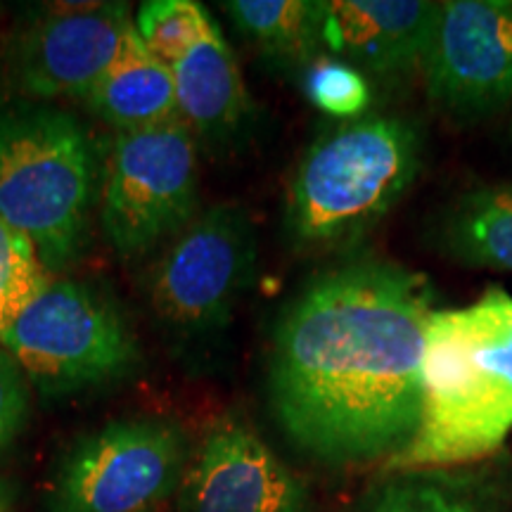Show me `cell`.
<instances>
[{
	"mask_svg": "<svg viewBox=\"0 0 512 512\" xmlns=\"http://www.w3.org/2000/svg\"><path fill=\"white\" fill-rule=\"evenodd\" d=\"M434 290L384 259H349L285 306L268 358V399L294 446L330 465L392 460L422 408Z\"/></svg>",
	"mask_w": 512,
	"mask_h": 512,
	"instance_id": "6da1fadb",
	"label": "cell"
},
{
	"mask_svg": "<svg viewBox=\"0 0 512 512\" xmlns=\"http://www.w3.org/2000/svg\"><path fill=\"white\" fill-rule=\"evenodd\" d=\"M512 432V294L434 311L422 356V408L389 470L420 472L494 456Z\"/></svg>",
	"mask_w": 512,
	"mask_h": 512,
	"instance_id": "7a4b0ae2",
	"label": "cell"
},
{
	"mask_svg": "<svg viewBox=\"0 0 512 512\" xmlns=\"http://www.w3.org/2000/svg\"><path fill=\"white\" fill-rule=\"evenodd\" d=\"M422 136L399 114H363L313 140L287 190L285 226L304 249L361 242L411 188Z\"/></svg>",
	"mask_w": 512,
	"mask_h": 512,
	"instance_id": "3957f363",
	"label": "cell"
},
{
	"mask_svg": "<svg viewBox=\"0 0 512 512\" xmlns=\"http://www.w3.org/2000/svg\"><path fill=\"white\" fill-rule=\"evenodd\" d=\"M95 190L93 145L74 114L0 112V221L27 235L46 271L79 256Z\"/></svg>",
	"mask_w": 512,
	"mask_h": 512,
	"instance_id": "277c9868",
	"label": "cell"
},
{
	"mask_svg": "<svg viewBox=\"0 0 512 512\" xmlns=\"http://www.w3.org/2000/svg\"><path fill=\"white\" fill-rule=\"evenodd\" d=\"M27 380L46 396L114 382L140 361L136 335L93 287L55 280L0 335Z\"/></svg>",
	"mask_w": 512,
	"mask_h": 512,
	"instance_id": "5b68a950",
	"label": "cell"
},
{
	"mask_svg": "<svg viewBox=\"0 0 512 512\" xmlns=\"http://www.w3.org/2000/svg\"><path fill=\"white\" fill-rule=\"evenodd\" d=\"M197 209V143L181 119L117 133L100 176V226L121 256L183 233Z\"/></svg>",
	"mask_w": 512,
	"mask_h": 512,
	"instance_id": "8992f818",
	"label": "cell"
},
{
	"mask_svg": "<svg viewBox=\"0 0 512 512\" xmlns=\"http://www.w3.org/2000/svg\"><path fill=\"white\" fill-rule=\"evenodd\" d=\"M185 439L166 420H119L64 453L50 512H152L181 486Z\"/></svg>",
	"mask_w": 512,
	"mask_h": 512,
	"instance_id": "52a82bcc",
	"label": "cell"
},
{
	"mask_svg": "<svg viewBox=\"0 0 512 512\" xmlns=\"http://www.w3.org/2000/svg\"><path fill=\"white\" fill-rule=\"evenodd\" d=\"M256 240L247 211L219 204L178 235L152 275V306L183 335L221 330L254 275Z\"/></svg>",
	"mask_w": 512,
	"mask_h": 512,
	"instance_id": "ba28073f",
	"label": "cell"
},
{
	"mask_svg": "<svg viewBox=\"0 0 512 512\" xmlns=\"http://www.w3.org/2000/svg\"><path fill=\"white\" fill-rule=\"evenodd\" d=\"M420 72L432 105L456 119L494 117L512 102V3H437Z\"/></svg>",
	"mask_w": 512,
	"mask_h": 512,
	"instance_id": "9c48e42d",
	"label": "cell"
},
{
	"mask_svg": "<svg viewBox=\"0 0 512 512\" xmlns=\"http://www.w3.org/2000/svg\"><path fill=\"white\" fill-rule=\"evenodd\" d=\"M136 29L121 3L55 10L17 38L10 76L34 100L86 98Z\"/></svg>",
	"mask_w": 512,
	"mask_h": 512,
	"instance_id": "30bf717a",
	"label": "cell"
},
{
	"mask_svg": "<svg viewBox=\"0 0 512 512\" xmlns=\"http://www.w3.org/2000/svg\"><path fill=\"white\" fill-rule=\"evenodd\" d=\"M181 512H306V484L249 430L221 418L181 479Z\"/></svg>",
	"mask_w": 512,
	"mask_h": 512,
	"instance_id": "8fae6325",
	"label": "cell"
},
{
	"mask_svg": "<svg viewBox=\"0 0 512 512\" xmlns=\"http://www.w3.org/2000/svg\"><path fill=\"white\" fill-rule=\"evenodd\" d=\"M434 8L425 0L320 3V50L368 79H403L420 69Z\"/></svg>",
	"mask_w": 512,
	"mask_h": 512,
	"instance_id": "7c38bea8",
	"label": "cell"
},
{
	"mask_svg": "<svg viewBox=\"0 0 512 512\" xmlns=\"http://www.w3.org/2000/svg\"><path fill=\"white\" fill-rule=\"evenodd\" d=\"M171 69L178 117L192 136L211 145H226L242 133L252 114V98L242 81L238 60L214 19Z\"/></svg>",
	"mask_w": 512,
	"mask_h": 512,
	"instance_id": "4fadbf2b",
	"label": "cell"
},
{
	"mask_svg": "<svg viewBox=\"0 0 512 512\" xmlns=\"http://www.w3.org/2000/svg\"><path fill=\"white\" fill-rule=\"evenodd\" d=\"M88 110L119 133L176 121L174 69L147 53L133 29L98 83L88 91Z\"/></svg>",
	"mask_w": 512,
	"mask_h": 512,
	"instance_id": "5bb4252c",
	"label": "cell"
},
{
	"mask_svg": "<svg viewBox=\"0 0 512 512\" xmlns=\"http://www.w3.org/2000/svg\"><path fill=\"white\" fill-rule=\"evenodd\" d=\"M434 238L458 264L512 273V183L463 192L441 211Z\"/></svg>",
	"mask_w": 512,
	"mask_h": 512,
	"instance_id": "9a60e30c",
	"label": "cell"
},
{
	"mask_svg": "<svg viewBox=\"0 0 512 512\" xmlns=\"http://www.w3.org/2000/svg\"><path fill=\"white\" fill-rule=\"evenodd\" d=\"M242 36L271 60L309 62L320 50V3L309 0H230L223 5Z\"/></svg>",
	"mask_w": 512,
	"mask_h": 512,
	"instance_id": "2e32d148",
	"label": "cell"
},
{
	"mask_svg": "<svg viewBox=\"0 0 512 512\" xmlns=\"http://www.w3.org/2000/svg\"><path fill=\"white\" fill-rule=\"evenodd\" d=\"M354 512H498V508L460 479L408 472L370 491Z\"/></svg>",
	"mask_w": 512,
	"mask_h": 512,
	"instance_id": "e0dca14e",
	"label": "cell"
},
{
	"mask_svg": "<svg viewBox=\"0 0 512 512\" xmlns=\"http://www.w3.org/2000/svg\"><path fill=\"white\" fill-rule=\"evenodd\" d=\"M211 17L192 0H150L140 5L136 31L147 53L166 67H174L195 46Z\"/></svg>",
	"mask_w": 512,
	"mask_h": 512,
	"instance_id": "ac0fdd59",
	"label": "cell"
},
{
	"mask_svg": "<svg viewBox=\"0 0 512 512\" xmlns=\"http://www.w3.org/2000/svg\"><path fill=\"white\" fill-rule=\"evenodd\" d=\"M48 285V271L31 240L0 221V335Z\"/></svg>",
	"mask_w": 512,
	"mask_h": 512,
	"instance_id": "d6986e66",
	"label": "cell"
},
{
	"mask_svg": "<svg viewBox=\"0 0 512 512\" xmlns=\"http://www.w3.org/2000/svg\"><path fill=\"white\" fill-rule=\"evenodd\" d=\"M304 91L318 110L347 121L363 117L373 95L366 74L328 55L313 60L306 72Z\"/></svg>",
	"mask_w": 512,
	"mask_h": 512,
	"instance_id": "ffe728a7",
	"label": "cell"
},
{
	"mask_svg": "<svg viewBox=\"0 0 512 512\" xmlns=\"http://www.w3.org/2000/svg\"><path fill=\"white\" fill-rule=\"evenodd\" d=\"M29 415V380L8 351L0 349V451L22 432Z\"/></svg>",
	"mask_w": 512,
	"mask_h": 512,
	"instance_id": "44dd1931",
	"label": "cell"
},
{
	"mask_svg": "<svg viewBox=\"0 0 512 512\" xmlns=\"http://www.w3.org/2000/svg\"><path fill=\"white\" fill-rule=\"evenodd\" d=\"M15 498H17L15 484L0 477V512H10L12 505H15Z\"/></svg>",
	"mask_w": 512,
	"mask_h": 512,
	"instance_id": "7402d4cb",
	"label": "cell"
},
{
	"mask_svg": "<svg viewBox=\"0 0 512 512\" xmlns=\"http://www.w3.org/2000/svg\"><path fill=\"white\" fill-rule=\"evenodd\" d=\"M510 145H512V119H510Z\"/></svg>",
	"mask_w": 512,
	"mask_h": 512,
	"instance_id": "603a6c76",
	"label": "cell"
},
{
	"mask_svg": "<svg viewBox=\"0 0 512 512\" xmlns=\"http://www.w3.org/2000/svg\"><path fill=\"white\" fill-rule=\"evenodd\" d=\"M152 512H155V510H152Z\"/></svg>",
	"mask_w": 512,
	"mask_h": 512,
	"instance_id": "cb8c5ba5",
	"label": "cell"
}]
</instances>
